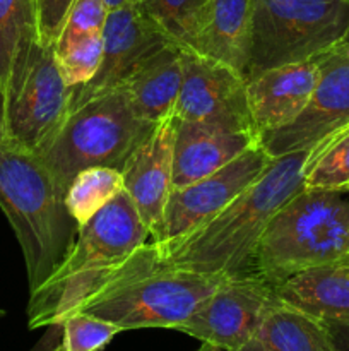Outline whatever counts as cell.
Wrapping results in <instances>:
<instances>
[{
    "mask_svg": "<svg viewBox=\"0 0 349 351\" xmlns=\"http://www.w3.org/2000/svg\"><path fill=\"white\" fill-rule=\"evenodd\" d=\"M65 192L36 153L0 144V209L23 252L29 293L57 269L77 237Z\"/></svg>",
    "mask_w": 349,
    "mask_h": 351,
    "instance_id": "3",
    "label": "cell"
},
{
    "mask_svg": "<svg viewBox=\"0 0 349 351\" xmlns=\"http://www.w3.org/2000/svg\"><path fill=\"white\" fill-rule=\"evenodd\" d=\"M279 300L322 321L349 319V263L315 267L274 288Z\"/></svg>",
    "mask_w": 349,
    "mask_h": 351,
    "instance_id": "19",
    "label": "cell"
},
{
    "mask_svg": "<svg viewBox=\"0 0 349 351\" xmlns=\"http://www.w3.org/2000/svg\"><path fill=\"white\" fill-rule=\"evenodd\" d=\"M106 5V9L109 10H115V9H120V7H125V5H130V3H137L139 0H103Z\"/></svg>",
    "mask_w": 349,
    "mask_h": 351,
    "instance_id": "32",
    "label": "cell"
},
{
    "mask_svg": "<svg viewBox=\"0 0 349 351\" xmlns=\"http://www.w3.org/2000/svg\"><path fill=\"white\" fill-rule=\"evenodd\" d=\"M5 143V103L0 93V144Z\"/></svg>",
    "mask_w": 349,
    "mask_h": 351,
    "instance_id": "31",
    "label": "cell"
},
{
    "mask_svg": "<svg viewBox=\"0 0 349 351\" xmlns=\"http://www.w3.org/2000/svg\"><path fill=\"white\" fill-rule=\"evenodd\" d=\"M259 143L253 132H235L174 117L173 189L216 173Z\"/></svg>",
    "mask_w": 349,
    "mask_h": 351,
    "instance_id": "16",
    "label": "cell"
},
{
    "mask_svg": "<svg viewBox=\"0 0 349 351\" xmlns=\"http://www.w3.org/2000/svg\"><path fill=\"white\" fill-rule=\"evenodd\" d=\"M195 351H222V350L218 348V346H214V345H209V343H202V345L198 346Z\"/></svg>",
    "mask_w": 349,
    "mask_h": 351,
    "instance_id": "33",
    "label": "cell"
},
{
    "mask_svg": "<svg viewBox=\"0 0 349 351\" xmlns=\"http://www.w3.org/2000/svg\"><path fill=\"white\" fill-rule=\"evenodd\" d=\"M348 26L349 0H253L245 79L325 53L342 43Z\"/></svg>",
    "mask_w": 349,
    "mask_h": 351,
    "instance_id": "7",
    "label": "cell"
},
{
    "mask_svg": "<svg viewBox=\"0 0 349 351\" xmlns=\"http://www.w3.org/2000/svg\"><path fill=\"white\" fill-rule=\"evenodd\" d=\"M151 239L125 191L79 228L57 269L29 293L27 328L57 326L75 311L103 273Z\"/></svg>",
    "mask_w": 349,
    "mask_h": 351,
    "instance_id": "4",
    "label": "cell"
},
{
    "mask_svg": "<svg viewBox=\"0 0 349 351\" xmlns=\"http://www.w3.org/2000/svg\"><path fill=\"white\" fill-rule=\"evenodd\" d=\"M276 290L257 274L226 278L174 331L222 351H238L257 336Z\"/></svg>",
    "mask_w": 349,
    "mask_h": 351,
    "instance_id": "9",
    "label": "cell"
},
{
    "mask_svg": "<svg viewBox=\"0 0 349 351\" xmlns=\"http://www.w3.org/2000/svg\"><path fill=\"white\" fill-rule=\"evenodd\" d=\"M253 0H211L194 50L246 74L252 40Z\"/></svg>",
    "mask_w": 349,
    "mask_h": 351,
    "instance_id": "17",
    "label": "cell"
},
{
    "mask_svg": "<svg viewBox=\"0 0 349 351\" xmlns=\"http://www.w3.org/2000/svg\"><path fill=\"white\" fill-rule=\"evenodd\" d=\"M108 9L103 0H75L62 33H101Z\"/></svg>",
    "mask_w": 349,
    "mask_h": 351,
    "instance_id": "28",
    "label": "cell"
},
{
    "mask_svg": "<svg viewBox=\"0 0 349 351\" xmlns=\"http://www.w3.org/2000/svg\"><path fill=\"white\" fill-rule=\"evenodd\" d=\"M310 149L272 158L262 177L218 216L177 242L157 245L171 266L226 278L255 274L262 233L277 211L303 191V170Z\"/></svg>",
    "mask_w": 349,
    "mask_h": 351,
    "instance_id": "1",
    "label": "cell"
},
{
    "mask_svg": "<svg viewBox=\"0 0 349 351\" xmlns=\"http://www.w3.org/2000/svg\"><path fill=\"white\" fill-rule=\"evenodd\" d=\"M154 127L156 123L137 115L125 89L116 88L70 108L36 154L67 189L86 168L109 167L122 171Z\"/></svg>",
    "mask_w": 349,
    "mask_h": 351,
    "instance_id": "6",
    "label": "cell"
},
{
    "mask_svg": "<svg viewBox=\"0 0 349 351\" xmlns=\"http://www.w3.org/2000/svg\"><path fill=\"white\" fill-rule=\"evenodd\" d=\"M171 43L140 10L139 3L109 10L103 27V58L94 77L74 88L72 106L96 95L122 88L153 53Z\"/></svg>",
    "mask_w": 349,
    "mask_h": 351,
    "instance_id": "13",
    "label": "cell"
},
{
    "mask_svg": "<svg viewBox=\"0 0 349 351\" xmlns=\"http://www.w3.org/2000/svg\"><path fill=\"white\" fill-rule=\"evenodd\" d=\"M183 79L174 117L235 132H253L246 79L235 69L183 48Z\"/></svg>",
    "mask_w": 349,
    "mask_h": 351,
    "instance_id": "11",
    "label": "cell"
},
{
    "mask_svg": "<svg viewBox=\"0 0 349 351\" xmlns=\"http://www.w3.org/2000/svg\"><path fill=\"white\" fill-rule=\"evenodd\" d=\"M315 60L320 74L307 108L287 127L260 137L270 158L313 149L349 123V43L342 41Z\"/></svg>",
    "mask_w": 349,
    "mask_h": 351,
    "instance_id": "12",
    "label": "cell"
},
{
    "mask_svg": "<svg viewBox=\"0 0 349 351\" xmlns=\"http://www.w3.org/2000/svg\"><path fill=\"white\" fill-rule=\"evenodd\" d=\"M238 351H276V350L270 348V346H267L266 343H262L260 339L253 338V339H250L246 345H243Z\"/></svg>",
    "mask_w": 349,
    "mask_h": 351,
    "instance_id": "30",
    "label": "cell"
},
{
    "mask_svg": "<svg viewBox=\"0 0 349 351\" xmlns=\"http://www.w3.org/2000/svg\"><path fill=\"white\" fill-rule=\"evenodd\" d=\"M349 201L341 192L303 191L274 215L262 233L255 274L279 287L289 278L346 259Z\"/></svg>",
    "mask_w": 349,
    "mask_h": 351,
    "instance_id": "5",
    "label": "cell"
},
{
    "mask_svg": "<svg viewBox=\"0 0 349 351\" xmlns=\"http://www.w3.org/2000/svg\"><path fill=\"white\" fill-rule=\"evenodd\" d=\"M342 41H346V43H349V26H348V31H346V36H344V40Z\"/></svg>",
    "mask_w": 349,
    "mask_h": 351,
    "instance_id": "34",
    "label": "cell"
},
{
    "mask_svg": "<svg viewBox=\"0 0 349 351\" xmlns=\"http://www.w3.org/2000/svg\"><path fill=\"white\" fill-rule=\"evenodd\" d=\"M72 98L74 88L62 77L53 47L36 41L5 101V143L36 153L68 115Z\"/></svg>",
    "mask_w": 349,
    "mask_h": 351,
    "instance_id": "8",
    "label": "cell"
},
{
    "mask_svg": "<svg viewBox=\"0 0 349 351\" xmlns=\"http://www.w3.org/2000/svg\"><path fill=\"white\" fill-rule=\"evenodd\" d=\"M315 58L279 65L246 79L250 117L259 139L293 123L303 113L317 86Z\"/></svg>",
    "mask_w": 349,
    "mask_h": 351,
    "instance_id": "15",
    "label": "cell"
},
{
    "mask_svg": "<svg viewBox=\"0 0 349 351\" xmlns=\"http://www.w3.org/2000/svg\"><path fill=\"white\" fill-rule=\"evenodd\" d=\"M62 77L70 88L88 84L98 72L103 58V31L60 33L53 45Z\"/></svg>",
    "mask_w": 349,
    "mask_h": 351,
    "instance_id": "25",
    "label": "cell"
},
{
    "mask_svg": "<svg viewBox=\"0 0 349 351\" xmlns=\"http://www.w3.org/2000/svg\"><path fill=\"white\" fill-rule=\"evenodd\" d=\"M322 322H324L325 329H327L328 338H331L335 351H349V319H344V321L331 319V321Z\"/></svg>",
    "mask_w": 349,
    "mask_h": 351,
    "instance_id": "29",
    "label": "cell"
},
{
    "mask_svg": "<svg viewBox=\"0 0 349 351\" xmlns=\"http://www.w3.org/2000/svg\"><path fill=\"white\" fill-rule=\"evenodd\" d=\"M303 189L349 192V123L310 149Z\"/></svg>",
    "mask_w": 349,
    "mask_h": 351,
    "instance_id": "22",
    "label": "cell"
},
{
    "mask_svg": "<svg viewBox=\"0 0 349 351\" xmlns=\"http://www.w3.org/2000/svg\"><path fill=\"white\" fill-rule=\"evenodd\" d=\"M183 48L168 43L135 69L122 86L140 119L159 123L174 115L181 79H183Z\"/></svg>",
    "mask_w": 349,
    "mask_h": 351,
    "instance_id": "18",
    "label": "cell"
},
{
    "mask_svg": "<svg viewBox=\"0 0 349 351\" xmlns=\"http://www.w3.org/2000/svg\"><path fill=\"white\" fill-rule=\"evenodd\" d=\"M344 261H348V263H349V249H348V256H346Z\"/></svg>",
    "mask_w": 349,
    "mask_h": 351,
    "instance_id": "36",
    "label": "cell"
},
{
    "mask_svg": "<svg viewBox=\"0 0 349 351\" xmlns=\"http://www.w3.org/2000/svg\"><path fill=\"white\" fill-rule=\"evenodd\" d=\"M122 191V171L109 167H91L72 178L65 192V204L81 228Z\"/></svg>",
    "mask_w": 349,
    "mask_h": 351,
    "instance_id": "23",
    "label": "cell"
},
{
    "mask_svg": "<svg viewBox=\"0 0 349 351\" xmlns=\"http://www.w3.org/2000/svg\"><path fill=\"white\" fill-rule=\"evenodd\" d=\"M255 338L276 351H335L320 319L279 300L277 295Z\"/></svg>",
    "mask_w": 349,
    "mask_h": 351,
    "instance_id": "21",
    "label": "cell"
},
{
    "mask_svg": "<svg viewBox=\"0 0 349 351\" xmlns=\"http://www.w3.org/2000/svg\"><path fill=\"white\" fill-rule=\"evenodd\" d=\"M38 38L34 0H0V93L3 103L19 82Z\"/></svg>",
    "mask_w": 349,
    "mask_h": 351,
    "instance_id": "20",
    "label": "cell"
},
{
    "mask_svg": "<svg viewBox=\"0 0 349 351\" xmlns=\"http://www.w3.org/2000/svg\"><path fill=\"white\" fill-rule=\"evenodd\" d=\"M58 351H101L123 332L113 322L84 312H75L60 322Z\"/></svg>",
    "mask_w": 349,
    "mask_h": 351,
    "instance_id": "26",
    "label": "cell"
},
{
    "mask_svg": "<svg viewBox=\"0 0 349 351\" xmlns=\"http://www.w3.org/2000/svg\"><path fill=\"white\" fill-rule=\"evenodd\" d=\"M226 280L171 266L154 242H146L103 273L75 312L132 329H177Z\"/></svg>",
    "mask_w": 349,
    "mask_h": 351,
    "instance_id": "2",
    "label": "cell"
},
{
    "mask_svg": "<svg viewBox=\"0 0 349 351\" xmlns=\"http://www.w3.org/2000/svg\"><path fill=\"white\" fill-rule=\"evenodd\" d=\"M3 315H5V311H3V308H0V319H2Z\"/></svg>",
    "mask_w": 349,
    "mask_h": 351,
    "instance_id": "35",
    "label": "cell"
},
{
    "mask_svg": "<svg viewBox=\"0 0 349 351\" xmlns=\"http://www.w3.org/2000/svg\"><path fill=\"white\" fill-rule=\"evenodd\" d=\"M174 115L156 123L123 167V191L132 199L140 219L156 240L164 209L173 191Z\"/></svg>",
    "mask_w": 349,
    "mask_h": 351,
    "instance_id": "14",
    "label": "cell"
},
{
    "mask_svg": "<svg viewBox=\"0 0 349 351\" xmlns=\"http://www.w3.org/2000/svg\"><path fill=\"white\" fill-rule=\"evenodd\" d=\"M40 43L53 47L75 0H34Z\"/></svg>",
    "mask_w": 349,
    "mask_h": 351,
    "instance_id": "27",
    "label": "cell"
},
{
    "mask_svg": "<svg viewBox=\"0 0 349 351\" xmlns=\"http://www.w3.org/2000/svg\"><path fill=\"white\" fill-rule=\"evenodd\" d=\"M147 19L181 48H192L202 29L211 0H139Z\"/></svg>",
    "mask_w": 349,
    "mask_h": 351,
    "instance_id": "24",
    "label": "cell"
},
{
    "mask_svg": "<svg viewBox=\"0 0 349 351\" xmlns=\"http://www.w3.org/2000/svg\"><path fill=\"white\" fill-rule=\"evenodd\" d=\"M272 158L262 144H255L216 173L185 187L173 189L164 209L157 245L177 242L198 226L211 221L226 206L262 177Z\"/></svg>",
    "mask_w": 349,
    "mask_h": 351,
    "instance_id": "10",
    "label": "cell"
}]
</instances>
